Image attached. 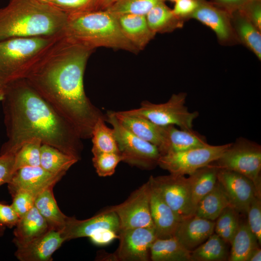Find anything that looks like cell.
Segmentation results:
<instances>
[{
	"instance_id": "8fae6325",
	"label": "cell",
	"mask_w": 261,
	"mask_h": 261,
	"mask_svg": "<svg viewBox=\"0 0 261 261\" xmlns=\"http://www.w3.org/2000/svg\"><path fill=\"white\" fill-rule=\"evenodd\" d=\"M109 207L117 214L120 231L136 228L155 229L150 210L148 181L133 191L124 202Z\"/></svg>"
},
{
	"instance_id": "ba28073f",
	"label": "cell",
	"mask_w": 261,
	"mask_h": 261,
	"mask_svg": "<svg viewBox=\"0 0 261 261\" xmlns=\"http://www.w3.org/2000/svg\"><path fill=\"white\" fill-rule=\"evenodd\" d=\"M104 116L105 121L113 127L122 161L146 170L158 165L160 154L156 145L139 138L124 127L114 111H108Z\"/></svg>"
},
{
	"instance_id": "d6a6232c",
	"label": "cell",
	"mask_w": 261,
	"mask_h": 261,
	"mask_svg": "<svg viewBox=\"0 0 261 261\" xmlns=\"http://www.w3.org/2000/svg\"><path fill=\"white\" fill-rule=\"evenodd\" d=\"M105 116L100 117L92 130L91 137L93 155L102 153L120 154L113 128L105 123Z\"/></svg>"
},
{
	"instance_id": "681fc988",
	"label": "cell",
	"mask_w": 261,
	"mask_h": 261,
	"mask_svg": "<svg viewBox=\"0 0 261 261\" xmlns=\"http://www.w3.org/2000/svg\"><path fill=\"white\" fill-rule=\"evenodd\" d=\"M4 92V87H3L2 86H1L0 84V102L1 101L3 98Z\"/></svg>"
},
{
	"instance_id": "e575fe53",
	"label": "cell",
	"mask_w": 261,
	"mask_h": 261,
	"mask_svg": "<svg viewBox=\"0 0 261 261\" xmlns=\"http://www.w3.org/2000/svg\"><path fill=\"white\" fill-rule=\"evenodd\" d=\"M42 145L40 140L33 139L21 147L14 154L13 174L21 168L40 166Z\"/></svg>"
},
{
	"instance_id": "7c38bea8",
	"label": "cell",
	"mask_w": 261,
	"mask_h": 261,
	"mask_svg": "<svg viewBox=\"0 0 261 261\" xmlns=\"http://www.w3.org/2000/svg\"><path fill=\"white\" fill-rule=\"evenodd\" d=\"M119 246L113 253L116 261H148L150 248L157 238L155 229L136 228L121 230Z\"/></svg>"
},
{
	"instance_id": "4dcf8cb0",
	"label": "cell",
	"mask_w": 261,
	"mask_h": 261,
	"mask_svg": "<svg viewBox=\"0 0 261 261\" xmlns=\"http://www.w3.org/2000/svg\"><path fill=\"white\" fill-rule=\"evenodd\" d=\"M226 243L216 233H213L203 244L190 252V261H224L228 260Z\"/></svg>"
},
{
	"instance_id": "cb8c5ba5",
	"label": "cell",
	"mask_w": 261,
	"mask_h": 261,
	"mask_svg": "<svg viewBox=\"0 0 261 261\" xmlns=\"http://www.w3.org/2000/svg\"><path fill=\"white\" fill-rule=\"evenodd\" d=\"M51 186L38 193L35 197L34 206L46 220L50 229L61 232L65 227L69 217L59 208Z\"/></svg>"
},
{
	"instance_id": "e0dca14e",
	"label": "cell",
	"mask_w": 261,
	"mask_h": 261,
	"mask_svg": "<svg viewBox=\"0 0 261 261\" xmlns=\"http://www.w3.org/2000/svg\"><path fill=\"white\" fill-rule=\"evenodd\" d=\"M149 206L157 238L174 236L179 220L149 177Z\"/></svg>"
},
{
	"instance_id": "836d02e7",
	"label": "cell",
	"mask_w": 261,
	"mask_h": 261,
	"mask_svg": "<svg viewBox=\"0 0 261 261\" xmlns=\"http://www.w3.org/2000/svg\"><path fill=\"white\" fill-rule=\"evenodd\" d=\"M238 213L232 206H227L215 220L216 233L227 244H231L239 226Z\"/></svg>"
},
{
	"instance_id": "ab89813d",
	"label": "cell",
	"mask_w": 261,
	"mask_h": 261,
	"mask_svg": "<svg viewBox=\"0 0 261 261\" xmlns=\"http://www.w3.org/2000/svg\"><path fill=\"white\" fill-rule=\"evenodd\" d=\"M11 204L20 218L26 214L34 206L36 195L30 192L20 190L12 196Z\"/></svg>"
},
{
	"instance_id": "d590c367",
	"label": "cell",
	"mask_w": 261,
	"mask_h": 261,
	"mask_svg": "<svg viewBox=\"0 0 261 261\" xmlns=\"http://www.w3.org/2000/svg\"><path fill=\"white\" fill-rule=\"evenodd\" d=\"M164 0H117L106 10L114 14L145 15L155 5Z\"/></svg>"
},
{
	"instance_id": "816d5d0a",
	"label": "cell",
	"mask_w": 261,
	"mask_h": 261,
	"mask_svg": "<svg viewBox=\"0 0 261 261\" xmlns=\"http://www.w3.org/2000/svg\"><path fill=\"white\" fill-rule=\"evenodd\" d=\"M41 0L42 1H44V2H45L48 3L49 1L50 0Z\"/></svg>"
},
{
	"instance_id": "83f0119b",
	"label": "cell",
	"mask_w": 261,
	"mask_h": 261,
	"mask_svg": "<svg viewBox=\"0 0 261 261\" xmlns=\"http://www.w3.org/2000/svg\"><path fill=\"white\" fill-rule=\"evenodd\" d=\"M190 252L174 236L156 238L150 248V259L153 261H190Z\"/></svg>"
},
{
	"instance_id": "603a6c76",
	"label": "cell",
	"mask_w": 261,
	"mask_h": 261,
	"mask_svg": "<svg viewBox=\"0 0 261 261\" xmlns=\"http://www.w3.org/2000/svg\"><path fill=\"white\" fill-rule=\"evenodd\" d=\"M15 226L14 242L17 247L29 242L50 229L35 206L20 218Z\"/></svg>"
},
{
	"instance_id": "9a60e30c",
	"label": "cell",
	"mask_w": 261,
	"mask_h": 261,
	"mask_svg": "<svg viewBox=\"0 0 261 261\" xmlns=\"http://www.w3.org/2000/svg\"><path fill=\"white\" fill-rule=\"evenodd\" d=\"M108 229L118 233L120 231L119 218L117 214L109 207L96 215L84 220L69 217L64 229L60 232L65 241L89 237L97 231Z\"/></svg>"
},
{
	"instance_id": "3957f363",
	"label": "cell",
	"mask_w": 261,
	"mask_h": 261,
	"mask_svg": "<svg viewBox=\"0 0 261 261\" xmlns=\"http://www.w3.org/2000/svg\"><path fill=\"white\" fill-rule=\"evenodd\" d=\"M68 15L40 0H9L0 9V41L63 33Z\"/></svg>"
},
{
	"instance_id": "52a82bcc",
	"label": "cell",
	"mask_w": 261,
	"mask_h": 261,
	"mask_svg": "<svg viewBox=\"0 0 261 261\" xmlns=\"http://www.w3.org/2000/svg\"><path fill=\"white\" fill-rule=\"evenodd\" d=\"M186 98L185 92H180L173 94L165 103L156 104L145 101L140 107L123 112L145 118L157 125H174L182 129H192L199 113L188 111L185 105Z\"/></svg>"
},
{
	"instance_id": "6da1fadb",
	"label": "cell",
	"mask_w": 261,
	"mask_h": 261,
	"mask_svg": "<svg viewBox=\"0 0 261 261\" xmlns=\"http://www.w3.org/2000/svg\"><path fill=\"white\" fill-rule=\"evenodd\" d=\"M93 51L63 33L25 78L69 122L81 139L91 138L96 121L104 116L84 89L85 70Z\"/></svg>"
},
{
	"instance_id": "f5cc1de1",
	"label": "cell",
	"mask_w": 261,
	"mask_h": 261,
	"mask_svg": "<svg viewBox=\"0 0 261 261\" xmlns=\"http://www.w3.org/2000/svg\"><path fill=\"white\" fill-rule=\"evenodd\" d=\"M166 0H170L171 1L175 2L176 0H164V1H166Z\"/></svg>"
},
{
	"instance_id": "1f68e13d",
	"label": "cell",
	"mask_w": 261,
	"mask_h": 261,
	"mask_svg": "<svg viewBox=\"0 0 261 261\" xmlns=\"http://www.w3.org/2000/svg\"><path fill=\"white\" fill-rule=\"evenodd\" d=\"M258 240L247 223L240 224L231 244L232 247L228 260L246 261L253 249L259 246Z\"/></svg>"
},
{
	"instance_id": "484cf974",
	"label": "cell",
	"mask_w": 261,
	"mask_h": 261,
	"mask_svg": "<svg viewBox=\"0 0 261 261\" xmlns=\"http://www.w3.org/2000/svg\"><path fill=\"white\" fill-rule=\"evenodd\" d=\"M230 206L227 194L217 181L214 188L203 197L197 204L195 215L215 221L222 211Z\"/></svg>"
},
{
	"instance_id": "74e56055",
	"label": "cell",
	"mask_w": 261,
	"mask_h": 261,
	"mask_svg": "<svg viewBox=\"0 0 261 261\" xmlns=\"http://www.w3.org/2000/svg\"><path fill=\"white\" fill-rule=\"evenodd\" d=\"M95 0H50L48 2L67 15L91 11Z\"/></svg>"
},
{
	"instance_id": "2e32d148",
	"label": "cell",
	"mask_w": 261,
	"mask_h": 261,
	"mask_svg": "<svg viewBox=\"0 0 261 261\" xmlns=\"http://www.w3.org/2000/svg\"><path fill=\"white\" fill-rule=\"evenodd\" d=\"M64 175L51 174L40 166L25 167L14 173L7 183L8 188L12 196L20 190L28 191L37 196L47 187L54 186Z\"/></svg>"
},
{
	"instance_id": "c3c4849f",
	"label": "cell",
	"mask_w": 261,
	"mask_h": 261,
	"mask_svg": "<svg viewBox=\"0 0 261 261\" xmlns=\"http://www.w3.org/2000/svg\"><path fill=\"white\" fill-rule=\"evenodd\" d=\"M261 250L259 246L255 247L249 253L246 261H261Z\"/></svg>"
},
{
	"instance_id": "30bf717a",
	"label": "cell",
	"mask_w": 261,
	"mask_h": 261,
	"mask_svg": "<svg viewBox=\"0 0 261 261\" xmlns=\"http://www.w3.org/2000/svg\"><path fill=\"white\" fill-rule=\"evenodd\" d=\"M150 178L179 221L195 215L188 177L170 174Z\"/></svg>"
},
{
	"instance_id": "44dd1931",
	"label": "cell",
	"mask_w": 261,
	"mask_h": 261,
	"mask_svg": "<svg viewBox=\"0 0 261 261\" xmlns=\"http://www.w3.org/2000/svg\"><path fill=\"white\" fill-rule=\"evenodd\" d=\"M119 122L129 131L139 138L159 148L163 140V126L157 125L149 120L138 116L127 114L123 111H114Z\"/></svg>"
},
{
	"instance_id": "ffe728a7",
	"label": "cell",
	"mask_w": 261,
	"mask_h": 261,
	"mask_svg": "<svg viewBox=\"0 0 261 261\" xmlns=\"http://www.w3.org/2000/svg\"><path fill=\"white\" fill-rule=\"evenodd\" d=\"M163 140L159 148L160 155L202 147L208 144L204 136L192 129H177L175 126H163Z\"/></svg>"
},
{
	"instance_id": "f6af8a7d",
	"label": "cell",
	"mask_w": 261,
	"mask_h": 261,
	"mask_svg": "<svg viewBox=\"0 0 261 261\" xmlns=\"http://www.w3.org/2000/svg\"><path fill=\"white\" fill-rule=\"evenodd\" d=\"M20 217L11 205L0 203V224L12 228L15 226Z\"/></svg>"
},
{
	"instance_id": "ac0fdd59",
	"label": "cell",
	"mask_w": 261,
	"mask_h": 261,
	"mask_svg": "<svg viewBox=\"0 0 261 261\" xmlns=\"http://www.w3.org/2000/svg\"><path fill=\"white\" fill-rule=\"evenodd\" d=\"M65 241L60 232L50 229L29 242L17 247L15 256L20 261H50Z\"/></svg>"
},
{
	"instance_id": "5bb4252c",
	"label": "cell",
	"mask_w": 261,
	"mask_h": 261,
	"mask_svg": "<svg viewBox=\"0 0 261 261\" xmlns=\"http://www.w3.org/2000/svg\"><path fill=\"white\" fill-rule=\"evenodd\" d=\"M217 177L227 195L230 206L238 213L246 214L253 199L255 196L261 197L252 181L242 174L218 169Z\"/></svg>"
},
{
	"instance_id": "4fadbf2b",
	"label": "cell",
	"mask_w": 261,
	"mask_h": 261,
	"mask_svg": "<svg viewBox=\"0 0 261 261\" xmlns=\"http://www.w3.org/2000/svg\"><path fill=\"white\" fill-rule=\"evenodd\" d=\"M198 6L191 16L211 29L220 44L239 43L232 23V14L207 0H197Z\"/></svg>"
},
{
	"instance_id": "f546056e",
	"label": "cell",
	"mask_w": 261,
	"mask_h": 261,
	"mask_svg": "<svg viewBox=\"0 0 261 261\" xmlns=\"http://www.w3.org/2000/svg\"><path fill=\"white\" fill-rule=\"evenodd\" d=\"M78 160L58 149L46 144L41 147L40 166L55 174H65L69 168Z\"/></svg>"
},
{
	"instance_id": "f1b7e54d",
	"label": "cell",
	"mask_w": 261,
	"mask_h": 261,
	"mask_svg": "<svg viewBox=\"0 0 261 261\" xmlns=\"http://www.w3.org/2000/svg\"><path fill=\"white\" fill-rule=\"evenodd\" d=\"M218 171V168L210 163L198 169L188 177L191 202L195 212L198 202L210 192L216 184Z\"/></svg>"
},
{
	"instance_id": "7bdbcfd3",
	"label": "cell",
	"mask_w": 261,
	"mask_h": 261,
	"mask_svg": "<svg viewBox=\"0 0 261 261\" xmlns=\"http://www.w3.org/2000/svg\"><path fill=\"white\" fill-rule=\"evenodd\" d=\"M14 155H0V186L8 183L13 174Z\"/></svg>"
},
{
	"instance_id": "60d3db41",
	"label": "cell",
	"mask_w": 261,
	"mask_h": 261,
	"mask_svg": "<svg viewBox=\"0 0 261 261\" xmlns=\"http://www.w3.org/2000/svg\"><path fill=\"white\" fill-rule=\"evenodd\" d=\"M172 11L179 19L184 21L190 19L198 6L197 0H176Z\"/></svg>"
},
{
	"instance_id": "4316f807",
	"label": "cell",
	"mask_w": 261,
	"mask_h": 261,
	"mask_svg": "<svg viewBox=\"0 0 261 261\" xmlns=\"http://www.w3.org/2000/svg\"><path fill=\"white\" fill-rule=\"evenodd\" d=\"M150 29L155 34L170 33L182 28L184 21L178 18L162 1L155 5L146 15Z\"/></svg>"
},
{
	"instance_id": "9c48e42d",
	"label": "cell",
	"mask_w": 261,
	"mask_h": 261,
	"mask_svg": "<svg viewBox=\"0 0 261 261\" xmlns=\"http://www.w3.org/2000/svg\"><path fill=\"white\" fill-rule=\"evenodd\" d=\"M231 143L218 145H206L184 151L160 155L158 162L162 169L170 174L191 175L198 169L218 159Z\"/></svg>"
},
{
	"instance_id": "b9f144b4",
	"label": "cell",
	"mask_w": 261,
	"mask_h": 261,
	"mask_svg": "<svg viewBox=\"0 0 261 261\" xmlns=\"http://www.w3.org/2000/svg\"><path fill=\"white\" fill-rule=\"evenodd\" d=\"M239 11L261 31V0H251Z\"/></svg>"
},
{
	"instance_id": "ee69618b",
	"label": "cell",
	"mask_w": 261,
	"mask_h": 261,
	"mask_svg": "<svg viewBox=\"0 0 261 261\" xmlns=\"http://www.w3.org/2000/svg\"><path fill=\"white\" fill-rule=\"evenodd\" d=\"M89 237L94 244L103 246L110 244L116 239H118L119 234L113 230L102 229L97 231Z\"/></svg>"
},
{
	"instance_id": "7a4b0ae2",
	"label": "cell",
	"mask_w": 261,
	"mask_h": 261,
	"mask_svg": "<svg viewBox=\"0 0 261 261\" xmlns=\"http://www.w3.org/2000/svg\"><path fill=\"white\" fill-rule=\"evenodd\" d=\"M1 102L7 140L0 155H14L25 143L38 139L81 159L83 145L75 130L25 79L7 85Z\"/></svg>"
},
{
	"instance_id": "f907efd6",
	"label": "cell",
	"mask_w": 261,
	"mask_h": 261,
	"mask_svg": "<svg viewBox=\"0 0 261 261\" xmlns=\"http://www.w3.org/2000/svg\"><path fill=\"white\" fill-rule=\"evenodd\" d=\"M4 231V226L2 224H0V236H1Z\"/></svg>"
},
{
	"instance_id": "7402d4cb",
	"label": "cell",
	"mask_w": 261,
	"mask_h": 261,
	"mask_svg": "<svg viewBox=\"0 0 261 261\" xmlns=\"http://www.w3.org/2000/svg\"><path fill=\"white\" fill-rule=\"evenodd\" d=\"M126 37L139 51L143 50L156 34L149 28L145 15L134 14H114Z\"/></svg>"
},
{
	"instance_id": "8d00e7d4",
	"label": "cell",
	"mask_w": 261,
	"mask_h": 261,
	"mask_svg": "<svg viewBox=\"0 0 261 261\" xmlns=\"http://www.w3.org/2000/svg\"><path fill=\"white\" fill-rule=\"evenodd\" d=\"M92 162L99 176H111L115 172L117 164L122 161L120 154L102 153L93 155Z\"/></svg>"
},
{
	"instance_id": "bcb514c9",
	"label": "cell",
	"mask_w": 261,
	"mask_h": 261,
	"mask_svg": "<svg viewBox=\"0 0 261 261\" xmlns=\"http://www.w3.org/2000/svg\"><path fill=\"white\" fill-rule=\"evenodd\" d=\"M251 0H211L216 6L232 14L241 10Z\"/></svg>"
},
{
	"instance_id": "8992f818",
	"label": "cell",
	"mask_w": 261,
	"mask_h": 261,
	"mask_svg": "<svg viewBox=\"0 0 261 261\" xmlns=\"http://www.w3.org/2000/svg\"><path fill=\"white\" fill-rule=\"evenodd\" d=\"M211 164L218 169L232 171L248 178L261 196V146L258 143L239 138Z\"/></svg>"
},
{
	"instance_id": "7dc6e473",
	"label": "cell",
	"mask_w": 261,
	"mask_h": 261,
	"mask_svg": "<svg viewBox=\"0 0 261 261\" xmlns=\"http://www.w3.org/2000/svg\"><path fill=\"white\" fill-rule=\"evenodd\" d=\"M117 0H95L91 11L104 10Z\"/></svg>"
},
{
	"instance_id": "d6986e66",
	"label": "cell",
	"mask_w": 261,
	"mask_h": 261,
	"mask_svg": "<svg viewBox=\"0 0 261 261\" xmlns=\"http://www.w3.org/2000/svg\"><path fill=\"white\" fill-rule=\"evenodd\" d=\"M215 224V221L194 215L178 222L174 236L191 251L214 233Z\"/></svg>"
},
{
	"instance_id": "d4e9b609",
	"label": "cell",
	"mask_w": 261,
	"mask_h": 261,
	"mask_svg": "<svg viewBox=\"0 0 261 261\" xmlns=\"http://www.w3.org/2000/svg\"><path fill=\"white\" fill-rule=\"evenodd\" d=\"M231 14L232 25L239 43L245 45L261 60V31L241 12L237 11Z\"/></svg>"
},
{
	"instance_id": "277c9868",
	"label": "cell",
	"mask_w": 261,
	"mask_h": 261,
	"mask_svg": "<svg viewBox=\"0 0 261 261\" xmlns=\"http://www.w3.org/2000/svg\"><path fill=\"white\" fill-rule=\"evenodd\" d=\"M64 34L93 50L104 47L134 54L139 52L123 34L116 15L106 10L68 14Z\"/></svg>"
},
{
	"instance_id": "f35d334b",
	"label": "cell",
	"mask_w": 261,
	"mask_h": 261,
	"mask_svg": "<svg viewBox=\"0 0 261 261\" xmlns=\"http://www.w3.org/2000/svg\"><path fill=\"white\" fill-rule=\"evenodd\" d=\"M261 198L255 196L248 207L246 214L248 225L256 237L258 243L261 244Z\"/></svg>"
},
{
	"instance_id": "5b68a950",
	"label": "cell",
	"mask_w": 261,
	"mask_h": 261,
	"mask_svg": "<svg viewBox=\"0 0 261 261\" xmlns=\"http://www.w3.org/2000/svg\"><path fill=\"white\" fill-rule=\"evenodd\" d=\"M63 34L0 41V84L25 79L47 50Z\"/></svg>"
}]
</instances>
